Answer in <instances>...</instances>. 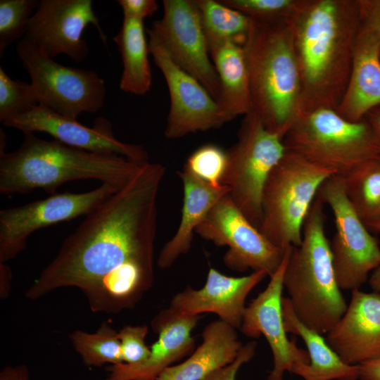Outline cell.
I'll use <instances>...</instances> for the list:
<instances>
[{"instance_id": "34", "label": "cell", "mask_w": 380, "mask_h": 380, "mask_svg": "<svg viewBox=\"0 0 380 380\" xmlns=\"http://www.w3.org/2000/svg\"><path fill=\"white\" fill-rule=\"evenodd\" d=\"M147 333L146 325H127L118 331L124 364H139L148 358L151 348L145 342Z\"/></svg>"}, {"instance_id": "36", "label": "cell", "mask_w": 380, "mask_h": 380, "mask_svg": "<svg viewBox=\"0 0 380 380\" xmlns=\"http://www.w3.org/2000/svg\"><path fill=\"white\" fill-rule=\"evenodd\" d=\"M360 27L376 38L380 51V0H359Z\"/></svg>"}, {"instance_id": "10", "label": "cell", "mask_w": 380, "mask_h": 380, "mask_svg": "<svg viewBox=\"0 0 380 380\" xmlns=\"http://www.w3.org/2000/svg\"><path fill=\"white\" fill-rule=\"evenodd\" d=\"M317 196L334 216L330 249L338 284L341 289H360L380 265L379 245L350 203L342 177L328 178Z\"/></svg>"}, {"instance_id": "33", "label": "cell", "mask_w": 380, "mask_h": 380, "mask_svg": "<svg viewBox=\"0 0 380 380\" xmlns=\"http://www.w3.org/2000/svg\"><path fill=\"white\" fill-rule=\"evenodd\" d=\"M227 162V151L213 144L195 150L184 167L214 186H221Z\"/></svg>"}, {"instance_id": "3", "label": "cell", "mask_w": 380, "mask_h": 380, "mask_svg": "<svg viewBox=\"0 0 380 380\" xmlns=\"http://www.w3.org/2000/svg\"><path fill=\"white\" fill-rule=\"evenodd\" d=\"M0 149V192L5 195L39 189L51 195L63 184L79 179L99 180L122 189L147 163L87 151L54 139H41L32 132L24 133L15 151Z\"/></svg>"}, {"instance_id": "38", "label": "cell", "mask_w": 380, "mask_h": 380, "mask_svg": "<svg viewBox=\"0 0 380 380\" xmlns=\"http://www.w3.org/2000/svg\"><path fill=\"white\" fill-rule=\"evenodd\" d=\"M357 365L360 380H380V357L363 362Z\"/></svg>"}, {"instance_id": "22", "label": "cell", "mask_w": 380, "mask_h": 380, "mask_svg": "<svg viewBox=\"0 0 380 380\" xmlns=\"http://www.w3.org/2000/svg\"><path fill=\"white\" fill-rule=\"evenodd\" d=\"M178 175L184 189L182 217L176 233L158 255L157 263L163 269L170 267L180 255L189 252L196 229L213 206L229 194L227 186H214L184 167Z\"/></svg>"}, {"instance_id": "15", "label": "cell", "mask_w": 380, "mask_h": 380, "mask_svg": "<svg viewBox=\"0 0 380 380\" xmlns=\"http://www.w3.org/2000/svg\"><path fill=\"white\" fill-rule=\"evenodd\" d=\"M93 25L106 44V36L95 15L91 0H41L30 19L23 39L53 58L65 54L75 62L87 56L89 48L82 34Z\"/></svg>"}, {"instance_id": "9", "label": "cell", "mask_w": 380, "mask_h": 380, "mask_svg": "<svg viewBox=\"0 0 380 380\" xmlns=\"http://www.w3.org/2000/svg\"><path fill=\"white\" fill-rule=\"evenodd\" d=\"M16 51L39 104L76 120L83 113H96L103 107L106 88L96 72L58 63L23 39Z\"/></svg>"}, {"instance_id": "28", "label": "cell", "mask_w": 380, "mask_h": 380, "mask_svg": "<svg viewBox=\"0 0 380 380\" xmlns=\"http://www.w3.org/2000/svg\"><path fill=\"white\" fill-rule=\"evenodd\" d=\"M342 177L348 200L366 226L380 221V159L367 161Z\"/></svg>"}, {"instance_id": "43", "label": "cell", "mask_w": 380, "mask_h": 380, "mask_svg": "<svg viewBox=\"0 0 380 380\" xmlns=\"http://www.w3.org/2000/svg\"><path fill=\"white\" fill-rule=\"evenodd\" d=\"M367 227L374 231L380 232V221L369 224Z\"/></svg>"}, {"instance_id": "8", "label": "cell", "mask_w": 380, "mask_h": 380, "mask_svg": "<svg viewBox=\"0 0 380 380\" xmlns=\"http://www.w3.org/2000/svg\"><path fill=\"white\" fill-rule=\"evenodd\" d=\"M285 151L283 137L267 130L252 110L244 115L237 141L227 151L221 184L229 189L234 203L258 229L265 182Z\"/></svg>"}, {"instance_id": "5", "label": "cell", "mask_w": 380, "mask_h": 380, "mask_svg": "<svg viewBox=\"0 0 380 380\" xmlns=\"http://www.w3.org/2000/svg\"><path fill=\"white\" fill-rule=\"evenodd\" d=\"M323 205L317 196L303 224L302 242L291 248L283 281L296 316L322 335L339 322L348 307L325 234Z\"/></svg>"}, {"instance_id": "4", "label": "cell", "mask_w": 380, "mask_h": 380, "mask_svg": "<svg viewBox=\"0 0 380 380\" xmlns=\"http://www.w3.org/2000/svg\"><path fill=\"white\" fill-rule=\"evenodd\" d=\"M292 20L281 23L253 20L243 45L252 111L267 130L283 138L300 115V106L301 84Z\"/></svg>"}, {"instance_id": "18", "label": "cell", "mask_w": 380, "mask_h": 380, "mask_svg": "<svg viewBox=\"0 0 380 380\" xmlns=\"http://www.w3.org/2000/svg\"><path fill=\"white\" fill-rule=\"evenodd\" d=\"M198 319L199 315H184L172 308L161 310L151 322L158 338L148 358L135 365H110L104 380H157L172 363L193 351L195 341L191 331Z\"/></svg>"}, {"instance_id": "42", "label": "cell", "mask_w": 380, "mask_h": 380, "mask_svg": "<svg viewBox=\"0 0 380 380\" xmlns=\"http://www.w3.org/2000/svg\"><path fill=\"white\" fill-rule=\"evenodd\" d=\"M368 279L372 291L380 293V265L372 272Z\"/></svg>"}, {"instance_id": "26", "label": "cell", "mask_w": 380, "mask_h": 380, "mask_svg": "<svg viewBox=\"0 0 380 380\" xmlns=\"http://www.w3.org/2000/svg\"><path fill=\"white\" fill-rule=\"evenodd\" d=\"M113 40L120 52L123 64L120 89L135 95H144L151 89L152 77L143 20L124 18Z\"/></svg>"}, {"instance_id": "40", "label": "cell", "mask_w": 380, "mask_h": 380, "mask_svg": "<svg viewBox=\"0 0 380 380\" xmlns=\"http://www.w3.org/2000/svg\"><path fill=\"white\" fill-rule=\"evenodd\" d=\"M12 273L11 268L5 263H0V296L6 298L11 289Z\"/></svg>"}, {"instance_id": "6", "label": "cell", "mask_w": 380, "mask_h": 380, "mask_svg": "<svg viewBox=\"0 0 380 380\" xmlns=\"http://www.w3.org/2000/svg\"><path fill=\"white\" fill-rule=\"evenodd\" d=\"M283 142L286 150L340 177L367 161L380 159L378 140L367 120L349 121L331 108L301 113Z\"/></svg>"}, {"instance_id": "37", "label": "cell", "mask_w": 380, "mask_h": 380, "mask_svg": "<svg viewBox=\"0 0 380 380\" xmlns=\"http://www.w3.org/2000/svg\"><path fill=\"white\" fill-rule=\"evenodd\" d=\"M124 18L143 20L150 17L158 10V5L155 0H118Z\"/></svg>"}, {"instance_id": "41", "label": "cell", "mask_w": 380, "mask_h": 380, "mask_svg": "<svg viewBox=\"0 0 380 380\" xmlns=\"http://www.w3.org/2000/svg\"><path fill=\"white\" fill-rule=\"evenodd\" d=\"M378 140L380 148V106L371 110L365 116Z\"/></svg>"}, {"instance_id": "20", "label": "cell", "mask_w": 380, "mask_h": 380, "mask_svg": "<svg viewBox=\"0 0 380 380\" xmlns=\"http://www.w3.org/2000/svg\"><path fill=\"white\" fill-rule=\"evenodd\" d=\"M267 276L265 271H257L247 276L233 277L210 268L205 284L201 289L186 287L172 298L170 308L187 315L213 312L222 321L239 329L248 295Z\"/></svg>"}, {"instance_id": "35", "label": "cell", "mask_w": 380, "mask_h": 380, "mask_svg": "<svg viewBox=\"0 0 380 380\" xmlns=\"http://www.w3.org/2000/svg\"><path fill=\"white\" fill-rule=\"evenodd\" d=\"M257 343L252 341L243 346L235 360L231 364L217 369L201 380H235L240 367L254 356Z\"/></svg>"}, {"instance_id": "13", "label": "cell", "mask_w": 380, "mask_h": 380, "mask_svg": "<svg viewBox=\"0 0 380 380\" xmlns=\"http://www.w3.org/2000/svg\"><path fill=\"white\" fill-rule=\"evenodd\" d=\"M195 232L217 246H227L223 257L229 269L265 271L271 277L279 268L283 251L269 241L241 213L229 194L210 210Z\"/></svg>"}, {"instance_id": "31", "label": "cell", "mask_w": 380, "mask_h": 380, "mask_svg": "<svg viewBox=\"0 0 380 380\" xmlns=\"http://www.w3.org/2000/svg\"><path fill=\"white\" fill-rule=\"evenodd\" d=\"M251 19L265 23L291 21L304 0H220Z\"/></svg>"}, {"instance_id": "25", "label": "cell", "mask_w": 380, "mask_h": 380, "mask_svg": "<svg viewBox=\"0 0 380 380\" xmlns=\"http://www.w3.org/2000/svg\"><path fill=\"white\" fill-rule=\"evenodd\" d=\"M220 84L218 103L231 121L252 110L249 75L243 46L232 41L209 46Z\"/></svg>"}, {"instance_id": "14", "label": "cell", "mask_w": 380, "mask_h": 380, "mask_svg": "<svg viewBox=\"0 0 380 380\" xmlns=\"http://www.w3.org/2000/svg\"><path fill=\"white\" fill-rule=\"evenodd\" d=\"M163 17L153 23L151 29L172 60L218 101L220 80L195 0H163Z\"/></svg>"}, {"instance_id": "1", "label": "cell", "mask_w": 380, "mask_h": 380, "mask_svg": "<svg viewBox=\"0 0 380 380\" xmlns=\"http://www.w3.org/2000/svg\"><path fill=\"white\" fill-rule=\"evenodd\" d=\"M165 168L147 163L68 236L25 293L37 300L63 287L82 291L113 275L153 281L158 196Z\"/></svg>"}, {"instance_id": "12", "label": "cell", "mask_w": 380, "mask_h": 380, "mask_svg": "<svg viewBox=\"0 0 380 380\" xmlns=\"http://www.w3.org/2000/svg\"><path fill=\"white\" fill-rule=\"evenodd\" d=\"M149 53L163 73L168 87L170 106L164 134L179 139L191 133L220 127L229 119L205 87L181 68L171 58L151 28Z\"/></svg>"}, {"instance_id": "23", "label": "cell", "mask_w": 380, "mask_h": 380, "mask_svg": "<svg viewBox=\"0 0 380 380\" xmlns=\"http://www.w3.org/2000/svg\"><path fill=\"white\" fill-rule=\"evenodd\" d=\"M201 345L183 362L167 367L157 380H201L233 362L243 345L236 328L218 319L206 325Z\"/></svg>"}, {"instance_id": "21", "label": "cell", "mask_w": 380, "mask_h": 380, "mask_svg": "<svg viewBox=\"0 0 380 380\" xmlns=\"http://www.w3.org/2000/svg\"><path fill=\"white\" fill-rule=\"evenodd\" d=\"M379 106V44L373 34L360 27L348 84L336 112L358 122Z\"/></svg>"}, {"instance_id": "16", "label": "cell", "mask_w": 380, "mask_h": 380, "mask_svg": "<svg viewBox=\"0 0 380 380\" xmlns=\"http://www.w3.org/2000/svg\"><path fill=\"white\" fill-rule=\"evenodd\" d=\"M293 246L285 251L282 261L270 280L246 308L241 331L250 338L262 334L267 341L273 356V368L268 380H283L286 371L293 373L302 364H309L308 353L298 348L296 338H287L282 312L284 275Z\"/></svg>"}, {"instance_id": "2", "label": "cell", "mask_w": 380, "mask_h": 380, "mask_svg": "<svg viewBox=\"0 0 380 380\" xmlns=\"http://www.w3.org/2000/svg\"><path fill=\"white\" fill-rule=\"evenodd\" d=\"M360 29L359 0H304L291 21L300 114L336 110L347 88Z\"/></svg>"}, {"instance_id": "29", "label": "cell", "mask_w": 380, "mask_h": 380, "mask_svg": "<svg viewBox=\"0 0 380 380\" xmlns=\"http://www.w3.org/2000/svg\"><path fill=\"white\" fill-rule=\"evenodd\" d=\"M70 339L87 367L124 364L118 331L106 322L93 334L76 330L70 335Z\"/></svg>"}, {"instance_id": "44", "label": "cell", "mask_w": 380, "mask_h": 380, "mask_svg": "<svg viewBox=\"0 0 380 380\" xmlns=\"http://www.w3.org/2000/svg\"><path fill=\"white\" fill-rule=\"evenodd\" d=\"M379 222V221H378Z\"/></svg>"}, {"instance_id": "17", "label": "cell", "mask_w": 380, "mask_h": 380, "mask_svg": "<svg viewBox=\"0 0 380 380\" xmlns=\"http://www.w3.org/2000/svg\"><path fill=\"white\" fill-rule=\"evenodd\" d=\"M1 122L23 133L45 132L68 146L87 151L118 155L139 163L149 162L148 154L143 146L118 139L111 122L103 117L97 118L89 127L39 104L25 113L6 118Z\"/></svg>"}, {"instance_id": "32", "label": "cell", "mask_w": 380, "mask_h": 380, "mask_svg": "<svg viewBox=\"0 0 380 380\" xmlns=\"http://www.w3.org/2000/svg\"><path fill=\"white\" fill-rule=\"evenodd\" d=\"M39 104L31 83L12 80L0 67V121L25 113Z\"/></svg>"}, {"instance_id": "11", "label": "cell", "mask_w": 380, "mask_h": 380, "mask_svg": "<svg viewBox=\"0 0 380 380\" xmlns=\"http://www.w3.org/2000/svg\"><path fill=\"white\" fill-rule=\"evenodd\" d=\"M120 188L108 183L84 193H56L18 207L0 211V263L15 258L27 238L40 229L87 216Z\"/></svg>"}, {"instance_id": "27", "label": "cell", "mask_w": 380, "mask_h": 380, "mask_svg": "<svg viewBox=\"0 0 380 380\" xmlns=\"http://www.w3.org/2000/svg\"><path fill=\"white\" fill-rule=\"evenodd\" d=\"M206 36L208 47L226 41L243 45L253 20L220 1L195 0Z\"/></svg>"}, {"instance_id": "19", "label": "cell", "mask_w": 380, "mask_h": 380, "mask_svg": "<svg viewBox=\"0 0 380 380\" xmlns=\"http://www.w3.org/2000/svg\"><path fill=\"white\" fill-rule=\"evenodd\" d=\"M325 339L348 365L380 357V293L353 290L344 315Z\"/></svg>"}, {"instance_id": "7", "label": "cell", "mask_w": 380, "mask_h": 380, "mask_svg": "<svg viewBox=\"0 0 380 380\" xmlns=\"http://www.w3.org/2000/svg\"><path fill=\"white\" fill-rule=\"evenodd\" d=\"M334 172L286 151L270 172L262 196V234L285 251L302 242L303 227L322 184Z\"/></svg>"}, {"instance_id": "24", "label": "cell", "mask_w": 380, "mask_h": 380, "mask_svg": "<svg viewBox=\"0 0 380 380\" xmlns=\"http://www.w3.org/2000/svg\"><path fill=\"white\" fill-rule=\"evenodd\" d=\"M282 312L286 331L300 336L308 351L310 363L293 371L305 380H357L358 365L345 363L330 348L322 334L308 327L296 316L289 298H282Z\"/></svg>"}, {"instance_id": "30", "label": "cell", "mask_w": 380, "mask_h": 380, "mask_svg": "<svg viewBox=\"0 0 380 380\" xmlns=\"http://www.w3.org/2000/svg\"><path fill=\"white\" fill-rule=\"evenodd\" d=\"M37 0L0 1V57L8 46L21 40L30 19L38 6Z\"/></svg>"}, {"instance_id": "39", "label": "cell", "mask_w": 380, "mask_h": 380, "mask_svg": "<svg viewBox=\"0 0 380 380\" xmlns=\"http://www.w3.org/2000/svg\"><path fill=\"white\" fill-rule=\"evenodd\" d=\"M0 380H30L25 365L7 366L0 372Z\"/></svg>"}]
</instances>
